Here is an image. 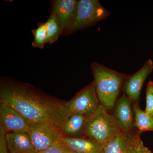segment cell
Listing matches in <instances>:
<instances>
[{"instance_id":"2e32d148","label":"cell","mask_w":153,"mask_h":153,"mask_svg":"<svg viewBox=\"0 0 153 153\" xmlns=\"http://www.w3.org/2000/svg\"><path fill=\"white\" fill-rule=\"evenodd\" d=\"M45 25L47 35V44H53L62 35V29L57 19L51 14Z\"/></svg>"},{"instance_id":"7a4b0ae2","label":"cell","mask_w":153,"mask_h":153,"mask_svg":"<svg viewBox=\"0 0 153 153\" xmlns=\"http://www.w3.org/2000/svg\"><path fill=\"white\" fill-rule=\"evenodd\" d=\"M96 91L100 105L112 109L127 75L94 62L91 64Z\"/></svg>"},{"instance_id":"6da1fadb","label":"cell","mask_w":153,"mask_h":153,"mask_svg":"<svg viewBox=\"0 0 153 153\" xmlns=\"http://www.w3.org/2000/svg\"><path fill=\"white\" fill-rule=\"evenodd\" d=\"M65 102L28 83L2 79L0 103L14 108L30 123L51 124L61 128L68 115Z\"/></svg>"},{"instance_id":"e0dca14e","label":"cell","mask_w":153,"mask_h":153,"mask_svg":"<svg viewBox=\"0 0 153 153\" xmlns=\"http://www.w3.org/2000/svg\"><path fill=\"white\" fill-rule=\"evenodd\" d=\"M34 40L32 46L34 48L43 49L45 44H47V35L45 23L41 22L38 24V27L32 30Z\"/></svg>"},{"instance_id":"44dd1931","label":"cell","mask_w":153,"mask_h":153,"mask_svg":"<svg viewBox=\"0 0 153 153\" xmlns=\"http://www.w3.org/2000/svg\"><path fill=\"white\" fill-rule=\"evenodd\" d=\"M136 153H152V152L148 148L145 146L141 140L138 147Z\"/></svg>"},{"instance_id":"5bb4252c","label":"cell","mask_w":153,"mask_h":153,"mask_svg":"<svg viewBox=\"0 0 153 153\" xmlns=\"http://www.w3.org/2000/svg\"><path fill=\"white\" fill-rule=\"evenodd\" d=\"M86 118L79 114L68 115L60 128L63 137L71 138L83 137Z\"/></svg>"},{"instance_id":"8fae6325","label":"cell","mask_w":153,"mask_h":153,"mask_svg":"<svg viewBox=\"0 0 153 153\" xmlns=\"http://www.w3.org/2000/svg\"><path fill=\"white\" fill-rule=\"evenodd\" d=\"M133 102L123 94L114 106L113 116L125 131H131L134 123Z\"/></svg>"},{"instance_id":"30bf717a","label":"cell","mask_w":153,"mask_h":153,"mask_svg":"<svg viewBox=\"0 0 153 153\" xmlns=\"http://www.w3.org/2000/svg\"><path fill=\"white\" fill-rule=\"evenodd\" d=\"M141 140L139 135L124 132L105 144L104 153H136Z\"/></svg>"},{"instance_id":"5b68a950","label":"cell","mask_w":153,"mask_h":153,"mask_svg":"<svg viewBox=\"0 0 153 153\" xmlns=\"http://www.w3.org/2000/svg\"><path fill=\"white\" fill-rule=\"evenodd\" d=\"M100 105L93 81L65 102L68 114H79L87 117L93 114Z\"/></svg>"},{"instance_id":"9a60e30c","label":"cell","mask_w":153,"mask_h":153,"mask_svg":"<svg viewBox=\"0 0 153 153\" xmlns=\"http://www.w3.org/2000/svg\"><path fill=\"white\" fill-rule=\"evenodd\" d=\"M134 126L140 132L153 131V116L140 108L137 103H133Z\"/></svg>"},{"instance_id":"ac0fdd59","label":"cell","mask_w":153,"mask_h":153,"mask_svg":"<svg viewBox=\"0 0 153 153\" xmlns=\"http://www.w3.org/2000/svg\"><path fill=\"white\" fill-rule=\"evenodd\" d=\"M145 111L153 116V81H149L146 88V107Z\"/></svg>"},{"instance_id":"4fadbf2b","label":"cell","mask_w":153,"mask_h":153,"mask_svg":"<svg viewBox=\"0 0 153 153\" xmlns=\"http://www.w3.org/2000/svg\"><path fill=\"white\" fill-rule=\"evenodd\" d=\"M10 153H37L27 132L6 133Z\"/></svg>"},{"instance_id":"3957f363","label":"cell","mask_w":153,"mask_h":153,"mask_svg":"<svg viewBox=\"0 0 153 153\" xmlns=\"http://www.w3.org/2000/svg\"><path fill=\"white\" fill-rule=\"evenodd\" d=\"M124 132L113 115L101 105L93 114L86 118L84 136L96 142L105 144Z\"/></svg>"},{"instance_id":"52a82bcc","label":"cell","mask_w":153,"mask_h":153,"mask_svg":"<svg viewBox=\"0 0 153 153\" xmlns=\"http://www.w3.org/2000/svg\"><path fill=\"white\" fill-rule=\"evenodd\" d=\"M79 1L55 0L52 2L51 15L57 19L62 35H68L76 18Z\"/></svg>"},{"instance_id":"ffe728a7","label":"cell","mask_w":153,"mask_h":153,"mask_svg":"<svg viewBox=\"0 0 153 153\" xmlns=\"http://www.w3.org/2000/svg\"><path fill=\"white\" fill-rule=\"evenodd\" d=\"M0 153H10L6 140V133L0 126Z\"/></svg>"},{"instance_id":"8992f818","label":"cell","mask_w":153,"mask_h":153,"mask_svg":"<svg viewBox=\"0 0 153 153\" xmlns=\"http://www.w3.org/2000/svg\"><path fill=\"white\" fill-rule=\"evenodd\" d=\"M27 132L37 152L61 141L63 137L60 128L49 123H30Z\"/></svg>"},{"instance_id":"ba28073f","label":"cell","mask_w":153,"mask_h":153,"mask_svg":"<svg viewBox=\"0 0 153 153\" xmlns=\"http://www.w3.org/2000/svg\"><path fill=\"white\" fill-rule=\"evenodd\" d=\"M153 70V61L149 59L138 71L126 77L123 85V90L134 103H138L144 83Z\"/></svg>"},{"instance_id":"277c9868","label":"cell","mask_w":153,"mask_h":153,"mask_svg":"<svg viewBox=\"0 0 153 153\" xmlns=\"http://www.w3.org/2000/svg\"><path fill=\"white\" fill-rule=\"evenodd\" d=\"M111 14L98 0H79L75 21L68 35L94 26Z\"/></svg>"},{"instance_id":"7c38bea8","label":"cell","mask_w":153,"mask_h":153,"mask_svg":"<svg viewBox=\"0 0 153 153\" xmlns=\"http://www.w3.org/2000/svg\"><path fill=\"white\" fill-rule=\"evenodd\" d=\"M60 142L71 153H104V144L86 137L71 138L63 137Z\"/></svg>"},{"instance_id":"9c48e42d","label":"cell","mask_w":153,"mask_h":153,"mask_svg":"<svg viewBox=\"0 0 153 153\" xmlns=\"http://www.w3.org/2000/svg\"><path fill=\"white\" fill-rule=\"evenodd\" d=\"M30 123L16 110L6 105L0 103V126L6 133L27 132Z\"/></svg>"},{"instance_id":"d6986e66","label":"cell","mask_w":153,"mask_h":153,"mask_svg":"<svg viewBox=\"0 0 153 153\" xmlns=\"http://www.w3.org/2000/svg\"><path fill=\"white\" fill-rule=\"evenodd\" d=\"M37 153H71L69 150L61 142L55 143L44 150Z\"/></svg>"}]
</instances>
